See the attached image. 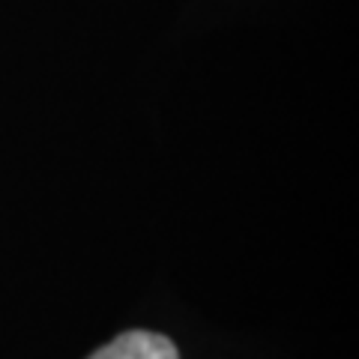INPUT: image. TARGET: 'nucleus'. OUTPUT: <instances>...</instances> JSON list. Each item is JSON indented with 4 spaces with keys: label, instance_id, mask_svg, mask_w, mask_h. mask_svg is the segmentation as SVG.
Here are the masks:
<instances>
[{
    "label": "nucleus",
    "instance_id": "nucleus-1",
    "mask_svg": "<svg viewBox=\"0 0 359 359\" xmlns=\"http://www.w3.org/2000/svg\"><path fill=\"white\" fill-rule=\"evenodd\" d=\"M90 359H180V356H177V347L165 335L135 330V332L117 335L105 347H99Z\"/></svg>",
    "mask_w": 359,
    "mask_h": 359
}]
</instances>
